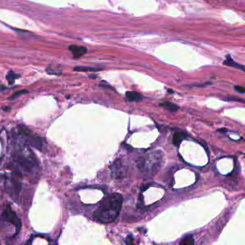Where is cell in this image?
Wrapping results in <instances>:
<instances>
[{"label": "cell", "mask_w": 245, "mask_h": 245, "mask_svg": "<svg viewBox=\"0 0 245 245\" xmlns=\"http://www.w3.org/2000/svg\"><path fill=\"white\" fill-rule=\"evenodd\" d=\"M28 93V91H27V90H25V89H22V90H20V91H17V92H15V93H13V94H12V96H10V98H9V99H10V100L15 99V98L18 97V96H20V95L24 94V93Z\"/></svg>", "instance_id": "14"}, {"label": "cell", "mask_w": 245, "mask_h": 245, "mask_svg": "<svg viewBox=\"0 0 245 245\" xmlns=\"http://www.w3.org/2000/svg\"><path fill=\"white\" fill-rule=\"evenodd\" d=\"M126 98L130 101H139L142 99V95L135 91H127L126 93Z\"/></svg>", "instance_id": "6"}, {"label": "cell", "mask_w": 245, "mask_h": 245, "mask_svg": "<svg viewBox=\"0 0 245 245\" xmlns=\"http://www.w3.org/2000/svg\"><path fill=\"white\" fill-rule=\"evenodd\" d=\"M89 78H96V75H91L89 76Z\"/></svg>", "instance_id": "20"}, {"label": "cell", "mask_w": 245, "mask_h": 245, "mask_svg": "<svg viewBox=\"0 0 245 245\" xmlns=\"http://www.w3.org/2000/svg\"><path fill=\"white\" fill-rule=\"evenodd\" d=\"M163 158V152L156 151L147 155L145 157L139 158L137 160V167L144 175L150 177L154 175L160 169Z\"/></svg>", "instance_id": "2"}, {"label": "cell", "mask_w": 245, "mask_h": 245, "mask_svg": "<svg viewBox=\"0 0 245 245\" xmlns=\"http://www.w3.org/2000/svg\"><path fill=\"white\" fill-rule=\"evenodd\" d=\"M101 68H93V67H86V66H76L74 68L75 71L78 72H89V71H99L101 70Z\"/></svg>", "instance_id": "9"}, {"label": "cell", "mask_w": 245, "mask_h": 245, "mask_svg": "<svg viewBox=\"0 0 245 245\" xmlns=\"http://www.w3.org/2000/svg\"><path fill=\"white\" fill-rule=\"evenodd\" d=\"M218 131L221 132H226V129H219Z\"/></svg>", "instance_id": "19"}, {"label": "cell", "mask_w": 245, "mask_h": 245, "mask_svg": "<svg viewBox=\"0 0 245 245\" xmlns=\"http://www.w3.org/2000/svg\"><path fill=\"white\" fill-rule=\"evenodd\" d=\"M234 89H235L237 92L241 93H244L245 92V88L244 87V86H234Z\"/></svg>", "instance_id": "16"}, {"label": "cell", "mask_w": 245, "mask_h": 245, "mask_svg": "<svg viewBox=\"0 0 245 245\" xmlns=\"http://www.w3.org/2000/svg\"><path fill=\"white\" fill-rule=\"evenodd\" d=\"M126 243L127 244H134V239L131 235L128 236V237L126 239Z\"/></svg>", "instance_id": "17"}, {"label": "cell", "mask_w": 245, "mask_h": 245, "mask_svg": "<svg viewBox=\"0 0 245 245\" xmlns=\"http://www.w3.org/2000/svg\"><path fill=\"white\" fill-rule=\"evenodd\" d=\"M121 206L122 196L119 193H111L102 200L99 206L93 214V219L101 223H111L119 216Z\"/></svg>", "instance_id": "1"}, {"label": "cell", "mask_w": 245, "mask_h": 245, "mask_svg": "<svg viewBox=\"0 0 245 245\" xmlns=\"http://www.w3.org/2000/svg\"><path fill=\"white\" fill-rule=\"evenodd\" d=\"M30 143L38 150H41L42 148V140L38 137H33L30 140Z\"/></svg>", "instance_id": "11"}, {"label": "cell", "mask_w": 245, "mask_h": 245, "mask_svg": "<svg viewBox=\"0 0 245 245\" xmlns=\"http://www.w3.org/2000/svg\"><path fill=\"white\" fill-rule=\"evenodd\" d=\"M2 109H3V111H10V109H11V108H10V107H3Z\"/></svg>", "instance_id": "18"}, {"label": "cell", "mask_w": 245, "mask_h": 245, "mask_svg": "<svg viewBox=\"0 0 245 245\" xmlns=\"http://www.w3.org/2000/svg\"><path fill=\"white\" fill-rule=\"evenodd\" d=\"M46 71L47 72L48 74H51V75H61L62 74V72L59 71L58 70H56V69H53V68H47L46 69Z\"/></svg>", "instance_id": "15"}, {"label": "cell", "mask_w": 245, "mask_h": 245, "mask_svg": "<svg viewBox=\"0 0 245 245\" xmlns=\"http://www.w3.org/2000/svg\"><path fill=\"white\" fill-rule=\"evenodd\" d=\"M186 134L183 131H176L172 137V143L175 146L179 147L181 142L186 138Z\"/></svg>", "instance_id": "5"}, {"label": "cell", "mask_w": 245, "mask_h": 245, "mask_svg": "<svg viewBox=\"0 0 245 245\" xmlns=\"http://www.w3.org/2000/svg\"><path fill=\"white\" fill-rule=\"evenodd\" d=\"M160 106L164 107V108L168 109L169 111H170V112H176V111L178 109V107L177 105L170 101H163V103L160 104Z\"/></svg>", "instance_id": "8"}, {"label": "cell", "mask_w": 245, "mask_h": 245, "mask_svg": "<svg viewBox=\"0 0 245 245\" xmlns=\"http://www.w3.org/2000/svg\"><path fill=\"white\" fill-rule=\"evenodd\" d=\"M226 58H226V61H224V64L226 65V66L235 67V68H240L241 70H243V71H244V66H241V65L239 64V63L234 62L233 60L229 56H227Z\"/></svg>", "instance_id": "7"}, {"label": "cell", "mask_w": 245, "mask_h": 245, "mask_svg": "<svg viewBox=\"0 0 245 245\" xmlns=\"http://www.w3.org/2000/svg\"><path fill=\"white\" fill-rule=\"evenodd\" d=\"M194 239H193V237H192L191 235L189 236H186V237H184L183 239H182V240L180 242V244L182 245H193L194 244Z\"/></svg>", "instance_id": "12"}, {"label": "cell", "mask_w": 245, "mask_h": 245, "mask_svg": "<svg viewBox=\"0 0 245 245\" xmlns=\"http://www.w3.org/2000/svg\"><path fill=\"white\" fill-rule=\"evenodd\" d=\"M4 216L5 219L7 221H10L12 224L16 226L17 229H19L21 226L20 219L17 216L16 213L11 209L10 206H7L4 211Z\"/></svg>", "instance_id": "3"}, {"label": "cell", "mask_w": 245, "mask_h": 245, "mask_svg": "<svg viewBox=\"0 0 245 245\" xmlns=\"http://www.w3.org/2000/svg\"><path fill=\"white\" fill-rule=\"evenodd\" d=\"M68 50L72 52L73 55V57L75 58H78L81 57L84 54L87 53L88 49L84 46H78V45H71L68 47Z\"/></svg>", "instance_id": "4"}, {"label": "cell", "mask_w": 245, "mask_h": 245, "mask_svg": "<svg viewBox=\"0 0 245 245\" xmlns=\"http://www.w3.org/2000/svg\"><path fill=\"white\" fill-rule=\"evenodd\" d=\"M20 78V74H17L15 73V72L12 71V70H10V71L8 72L7 75H6V78L7 80L9 82V84H14V82H15V80L16 79Z\"/></svg>", "instance_id": "10"}, {"label": "cell", "mask_w": 245, "mask_h": 245, "mask_svg": "<svg viewBox=\"0 0 245 245\" xmlns=\"http://www.w3.org/2000/svg\"><path fill=\"white\" fill-rule=\"evenodd\" d=\"M12 183H13V188H14V191L16 193V194H19L20 191H21V188H22V185H21V183L20 181H17V180L13 179L12 180Z\"/></svg>", "instance_id": "13"}]
</instances>
